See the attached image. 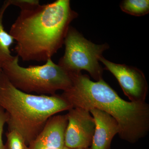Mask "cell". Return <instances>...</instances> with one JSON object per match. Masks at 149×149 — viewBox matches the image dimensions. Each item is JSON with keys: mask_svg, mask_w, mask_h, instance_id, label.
Wrapping results in <instances>:
<instances>
[{"mask_svg": "<svg viewBox=\"0 0 149 149\" xmlns=\"http://www.w3.org/2000/svg\"><path fill=\"white\" fill-rule=\"evenodd\" d=\"M77 16L69 0L20 10L9 33L16 42V56L24 61L52 58L64 44L70 24Z\"/></svg>", "mask_w": 149, "mask_h": 149, "instance_id": "1", "label": "cell"}, {"mask_svg": "<svg viewBox=\"0 0 149 149\" xmlns=\"http://www.w3.org/2000/svg\"><path fill=\"white\" fill-rule=\"evenodd\" d=\"M72 84L61 95L72 108L90 110L97 109L116 119L121 139L135 143L147 135L149 129V106L146 102L123 100L102 79L93 82L81 72L70 73Z\"/></svg>", "mask_w": 149, "mask_h": 149, "instance_id": "2", "label": "cell"}, {"mask_svg": "<svg viewBox=\"0 0 149 149\" xmlns=\"http://www.w3.org/2000/svg\"><path fill=\"white\" fill-rule=\"evenodd\" d=\"M0 107L5 111L8 131L15 130L29 145L50 117L72 106L61 95H31L19 91L0 70Z\"/></svg>", "mask_w": 149, "mask_h": 149, "instance_id": "3", "label": "cell"}, {"mask_svg": "<svg viewBox=\"0 0 149 149\" xmlns=\"http://www.w3.org/2000/svg\"><path fill=\"white\" fill-rule=\"evenodd\" d=\"M19 58L6 63L1 70L17 89L30 94L36 93L53 95L59 90L65 91L71 86V75L49 59L42 65L24 68L19 64Z\"/></svg>", "mask_w": 149, "mask_h": 149, "instance_id": "4", "label": "cell"}, {"mask_svg": "<svg viewBox=\"0 0 149 149\" xmlns=\"http://www.w3.org/2000/svg\"><path fill=\"white\" fill-rule=\"evenodd\" d=\"M64 55L58 65L69 73L88 71L96 81L102 79L103 68L99 63L103 52L109 49L107 44L96 45L87 40L77 29L70 26L64 41Z\"/></svg>", "mask_w": 149, "mask_h": 149, "instance_id": "5", "label": "cell"}, {"mask_svg": "<svg viewBox=\"0 0 149 149\" xmlns=\"http://www.w3.org/2000/svg\"><path fill=\"white\" fill-rule=\"evenodd\" d=\"M105 65L117 79L125 95L130 102H144L148 92V85L144 73L134 67L117 64L100 58Z\"/></svg>", "mask_w": 149, "mask_h": 149, "instance_id": "6", "label": "cell"}, {"mask_svg": "<svg viewBox=\"0 0 149 149\" xmlns=\"http://www.w3.org/2000/svg\"><path fill=\"white\" fill-rule=\"evenodd\" d=\"M68 124L65 137V146L70 148H89L95 132V120L88 110L72 108L66 114Z\"/></svg>", "mask_w": 149, "mask_h": 149, "instance_id": "7", "label": "cell"}, {"mask_svg": "<svg viewBox=\"0 0 149 149\" xmlns=\"http://www.w3.org/2000/svg\"><path fill=\"white\" fill-rule=\"evenodd\" d=\"M68 124L66 114L51 116L37 138L29 144V149H63Z\"/></svg>", "mask_w": 149, "mask_h": 149, "instance_id": "8", "label": "cell"}, {"mask_svg": "<svg viewBox=\"0 0 149 149\" xmlns=\"http://www.w3.org/2000/svg\"><path fill=\"white\" fill-rule=\"evenodd\" d=\"M89 111L95 125L91 149H109L113 137L119 133L118 123L110 115L101 110L93 109Z\"/></svg>", "mask_w": 149, "mask_h": 149, "instance_id": "9", "label": "cell"}, {"mask_svg": "<svg viewBox=\"0 0 149 149\" xmlns=\"http://www.w3.org/2000/svg\"><path fill=\"white\" fill-rule=\"evenodd\" d=\"M10 5L9 1H5L0 10V69L7 63L13 59L14 56L11 55L10 47L14 40L4 28L2 21L4 13Z\"/></svg>", "mask_w": 149, "mask_h": 149, "instance_id": "10", "label": "cell"}, {"mask_svg": "<svg viewBox=\"0 0 149 149\" xmlns=\"http://www.w3.org/2000/svg\"><path fill=\"white\" fill-rule=\"evenodd\" d=\"M120 6L123 11L133 16H143L149 12V0H124Z\"/></svg>", "mask_w": 149, "mask_h": 149, "instance_id": "11", "label": "cell"}, {"mask_svg": "<svg viewBox=\"0 0 149 149\" xmlns=\"http://www.w3.org/2000/svg\"><path fill=\"white\" fill-rule=\"evenodd\" d=\"M6 142L4 149H29L22 136L15 130L6 133Z\"/></svg>", "mask_w": 149, "mask_h": 149, "instance_id": "12", "label": "cell"}, {"mask_svg": "<svg viewBox=\"0 0 149 149\" xmlns=\"http://www.w3.org/2000/svg\"><path fill=\"white\" fill-rule=\"evenodd\" d=\"M10 5L16 6L21 10L27 9L40 4L38 0H8Z\"/></svg>", "mask_w": 149, "mask_h": 149, "instance_id": "13", "label": "cell"}, {"mask_svg": "<svg viewBox=\"0 0 149 149\" xmlns=\"http://www.w3.org/2000/svg\"><path fill=\"white\" fill-rule=\"evenodd\" d=\"M7 117L5 111L0 107V149H4V145L3 143L2 135L4 126L6 122Z\"/></svg>", "mask_w": 149, "mask_h": 149, "instance_id": "14", "label": "cell"}, {"mask_svg": "<svg viewBox=\"0 0 149 149\" xmlns=\"http://www.w3.org/2000/svg\"><path fill=\"white\" fill-rule=\"evenodd\" d=\"M63 149H91V148H68L65 146H64Z\"/></svg>", "mask_w": 149, "mask_h": 149, "instance_id": "15", "label": "cell"}, {"mask_svg": "<svg viewBox=\"0 0 149 149\" xmlns=\"http://www.w3.org/2000/svg\"><path fill=\"white\" fill-rule=\"evenodd\" d=\"M46 149H58L55 148H47Z\"/></svg>", "mask_w": 149, "mask_h": 149, "instance_id": "16", "label": "cell"}, {"mask_svg": "<svg viewBox=\"0 0 149 149\" xmlns=\"http://www.w3.org/2000/svg\"><path fill=\"white\" fill-rule=\"evenodd\" d=\"M0 70H1V69H0Z\"/></svg>", "mask_w": 149, "mask_h": 149, "instance_id": "17", "label": "cell"}]
</instances>
